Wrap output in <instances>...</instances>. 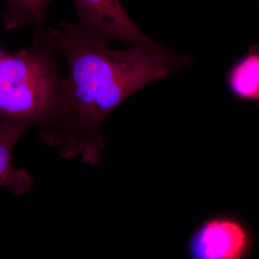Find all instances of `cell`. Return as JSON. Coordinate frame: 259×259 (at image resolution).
<instances>
[{
  "label": "cell",
  "mask_w": 259,
  "mask_h": 259,
  "mask_svg": "<svg viewBox=\"0 0 259 259\" xmlns=\"http://www.w3.org/2000/svg\"><path fill=\"white\" fill-rule=\"evenodd\" d=\"M42 34L64 56L67 74L54 111L39 127L40 139L57 148L63 157L81 156L92 166L102 161L101 127L112 110L140 89L187 62L185 56L156 42L112 49L110 42L67 20Z\"/></svg>",
  "instance_id": "6da1fadb"
},
{
  "label": "cell",
  "mask_w": 259,
  "mask_h": 259,
  "mask_svg": "<svg viewBox=\"0 0 259 259\" xmlns=\"http://www.w3.org/2000/svg\"><path fill=\"white\" fill-rule=\"evenodd\" d=\"M58 55L40 31L32 46L0 59V122L27 129L47 122L64 76Z\"/></svg>",
  "instance_id": "7a4b0ae2"
},
{
  "label": "cell",
  "mask_w": 259,
  "mask_h": 259,
  "mask_svg": "<svg viewBox=\"0 0 259 259\" xmlns=\"http://www.w3.org/2000/svg\"><path fill=\"white\" fill-rule=\"evenodd\" d=\"M78 25L100 38L117 40L130 46H148L152 40L140 30L122 8L120 0H73Z\"/></svg>",
  "instance_id": "3957f363"
},
{
  "label": "cell",
  "mask_w": 259,
  "mask_h": 259,
  "mask_svg": "<svg viewBox=\"0 0 259 259\" xmlns=\"http://www.w3.org/2000/svg\"><path fill=\"white\" fill-rule=\"evenodd\" d=\"M251 238L244 226L228 217L212 218L194 231L189 242L190 259H245Z\"/></svg>",
  "instance_id": "277c9868"
},
{
  "label": "cell",
  "mask_w": 259,
  "mask_h": 259,
  "mask_svg": "<svg viewBox=\"0 0 259 259\" xmlns=\"http://www.w3.org/2000/svg\"><path fill=\"white\" fill-rule=\"evenodd\" d=\"M26 130L16 124L0 122V187H7L16 196L27 193L34 183L29 172L13 164L15 145Z\"/></svg>",
  "instance_id": "5b68a950"
},
{
  "label": "cell",
  "mask_w": 259,
  "mask_h": 259,
  "mask_svg": "<svg viewBox=\"0 0 259 259\" xmlns=\"http://www.w3.org/2000/svg\"><path fill=\"white\" fill-rule=\"evenodd\" d=\"M232 93L243 100H259V53L250 54L237 63L230 72Z\"/></svg>",
  "instance_id": "8992f818"
},
{
  "label": "cell",
  "mask_w": 259,
  "mask_h": 259,
  "mask_svg": "<svg viewBox=\"0 0 259 259\" xmlns=\"http://www.w3.org/2000/svg\"><path fill=\"white\" fill-rule=\"evenodd\" d=\"M52 0H6L3 15L4 27L8 30L35 24L40 26L46 19L48 5Z\"/></svg>",
  "instance_id": "52a82bcc"
},
{
  "label": "cell",
  "mask_w": 259,
  "mask_h": 259,
  "mask_svg": "<svg viewBox=\"0 0 259 259\" xmlns=\"http://www.w3.org/2000/svg\"><path fill=\"white\" fill-rule=\"evenodd\" d=\"M7 53L8 52H6V51L3 50V49L0 47V59H1L2 58H3V56H4L5 54H7Z\"/></svg>",
  "instance_id": "ba28073f"
}]
</instances>
